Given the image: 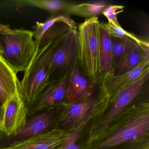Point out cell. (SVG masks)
<instances>
[{"label":"cell","mask_w":149,"mask_h":149,"mask_svg":"<svg viewBox=\"0 0 149 149\" xmlns=\"http://www.w3.org/2000/svg\"><path fill=\"white\" fill-rule=\"evenodd\" d=\"M149 76V72H148L132 83L108 97L102 109L86 129V146L102 135L128 108L143 99L140 96Z\"/></svg>","instance_id":"3957f363"},{"label":"cell","mask_w":149,"mask_h":149,"mask_svg":"<svg viewBox=\"0 0 149 149\" xmlns=\"http://www.w3.org/2000/svg\"><path fill=\"white\" fill-rule=\"evenodd\" d=\"M85 149H149L148 98L128 108Z\"/></svg>","instance_id":"6da1fadb"},{"label":"cell","mask_w":149,"mask_h":149,"mask_svg":"<svg viewBox=\"0 0 149 149\" xmlns=\"http://www.w3.org/2000/svg\"><path fill=\"white\" fill-rule=\"evenodd\" d=\"M63 106L51 108L31 116L24 127L13 136L14 142H19L56 129L58 116Z\"/></svg>","instance_id":"30bf717a"},{"label":"cell","mask_w":149,"mask_h":149,"mask_svg":"<svg viewBox=\"0 0 149 149\" xmlns=\"http://www.w3.org/2000/svg\"><path fill=\"white\" fill-rule=\"evenodd\" d=\"M101 23L97 17L88 18L77 27V61L84 76L94 85L103 79L101 54Z\"/></svg>","instance_id":"277c9868"},{"label":"cell","mask_w":149,"mask_h":149,"mask_svg":"<svg viewBox=\"0 0 149 149\" xmlns=\"http://www.w3.org/2000/svg\"><path fill=\"white\" fill-rule=\"evenodd\" d=\"M109 5L107 1H103L77 4L70 3L65 12L88 19L102 14L103 11Z\"/></svg>","instance_id":"e0dca14e"},{"label":"cell","mask_w":149,"mask_h":149,"mask_svg":"<svg viewBox=\"0 0 149 149\" xmlns=\"http://www.w3.org/2000/svg\"><path fill=\"white\" fill-rule=\"evenodd\" d=\"M101 54L103 78L111 74L112 43L111 36L104 23H101Z\"/></svg>","instance_id":"ac0fdd59"},{"label":"cell","mask_w":149,"mask_h":149,"mask_svg":"<svg viewBox=\"0 0 149 149\" xmlns=\"http://www.w3.org/2000/svg\"><path fill=\"white\" fill-rule=\"evenodd\" d=\"M0 56H2V51H1V49H0Z\"/></svg>","instance_id":"484cf974"},{"label":"cell","mask_w":149,"mask_h":149,"mask_svg":"<svg viewBox=\"0 0 149 149\" xmlns=\"http://www.w3.org/2000/svg\"><path fill=\"white\" fill-rule=\"evenodd\" d=\"M64 33L58 36L47 33L24 71L23 78L20 82V88L26 105L33 103L50 83L48 74L49 60Z\"/></svg>","instance_id":"7a4b0ae2"},{"label":"cell","mask_w":149,"mask_h":149,"mask_svg":"<svg viewBox=\"0 0 149 149\" xmlns=\"http://www.w3.org/2000/svg\"><path fill=\"white\" fill-rule=\"evenodd\" d=\"M27 107L20 92L11 96L2 105L0 130L6 136H14L26 124Z\"/></svg>","instance_id":"9c48e42d"},{"label":"cell","mask_w":149,"mask_h":149,"mask_svg":"<svg viewBox=\"0 0 149 149\" xmlns=\"http://www.w3.org/2000/svg\"><path fill=\"white\" fill-rule=\"evenodd\" d=\"M57 23H63L67 24L70 27L77 26L76 23L71 19L68 15H61L54 16L49 19L43 23L36 22L34 27L33 38L37 46H40L41 41L45 34L55 24Z\"/></svg>","instance_id":"d6986e66"},{"label":"cell","mask_w":149,"mask_h":149,"mask_svg":"<svg viewBox=\"0 0 149 149\" xmlns=\"http://www.w3.org/2000/svg\"><path fill=\"white\" fill-rule=\"evenodd\" d=\"M99 90H94L81 99L64 105L58 116L56 129L70 133L89 118L98 113L108 99Z\"/></svg>","instance_id":"8992f818"},{"label":"cell","mask_w":149,"mask_h":149,"mask_svg":"<svg viewBox=\"0 0 149 149\" xmlns=\"http://www.w3.org/2000/svg\"><path fill=\"white\" fill-rule=\"evenodd\" d=\"M125 7L123 6L109 5L103 11L102 14L107 18L108 24L116 27H122L118 20V15L123 11Z\"/></svg>","instance_id":"603a6c76"},{"label":"cell","mask_w":149,"mask_h":149,"mask_svg":"<svg viewBox=\"0 0 149 149\" xmlns=\"http://www.w3.org/2000/svg\"><path fill=\"white\" fill-rule=\"evenodd\" d=\"M1 115H2V106L0 105V123L1 121Z\"/></svg>","instance_id":"cb8c5ba5"},{"label":"cell","mask_w":149,"mask_h":149,"mask_svg":"<svg viewBox=\"0 0 149 149\" xmlns=\"http://www.w3.org/2000/svg\"><path fill=\"white\" fill-rule=\"evenodd\" d=\"M99 112L89 118L69 133L58 149H85L86 146V129Z\"/></svg>","instance_id":"2e32d148"},{"label":"cell","mask_w":149,"mask_h":149,"mask_svg":"<svg viewBox=\"0 0 149 149\" xmlns=\"http://www.w3.org/2000/svg\"><path fill=\"white\" fill-rule=\"evenodd\" d=\"M106 28L108 29L111 36L117 38H130L136 41L137 43L146 46H149L148 42L139 39L134 34L125 30L122 27H116L109 25L108 23H104Z\"/></svg>","instance_id":"7402d4cb"},{"label":"cell","mask_w":149,"mask_h":149,"mask_svg":"<svg viewBox=\"0 0 149 149\" xmlns=\"http://www.w3.org/2000/svg\"><path fill=\"white\" fill-rule=\"evenodd\" d=\"M69 134L55 129L22 141L14 142L7 147L9 149H58Z\"/></svg>","instance_id":"7c38bea8"},{"label":"cell","mask_w":149,"mask_h":149,"mask_svg":"<svg viewBox=\"0 0 149 149\" xmlns=\"http://www.w3.org/2000/svg\"><path fill=\"white\" fill-rule=\"evenodd\" d=\"M38 46L31 30L11 29L0 33L2 57L17 73L27 69Z\"/></svg>","instance_id":"5b68a950"},{"label":"cell","mask_w":149,"mask_h":149,"mask_svg":"<svg viewBox=\"0 0 149 149\" xmlns=\"http://www.w3.org/2000/svg\"><path fill=\"white\" fill-rule=\"evenodd\" d=\"M0 149H9L8 147H4V148H0Z\"/></svg>","instance_id":"4316f807"},{"label":"cell","mask_w":149,"mask_h":149,"mask_svg":"<svg viewBox=\"0 0 149 149\" xmlns=\"http://www.w3.org/2000/svg\"><path fill=\"white\" fill-rule=\"evenodd\" d=\"M148 72H149V55L136 67L126 73L104 77L100 84L99 89L104 95L109 97Z\"/></svg>","instance_id":"8fae6325"},{"label":"cell","mask_w":149,"mask_h":149,"mask_svg":"<svg viewBox=\"0 0 149 149\" xmlns=\"http://www.w3.org/2000/svg\"><path fill=\"white\" fill-rule=\"evenodd\" d=\"M73 66L62 76L49 84L33 103L27 105L28 117L48 109L65 105L67 88Z\"/></svg>","instance_id":"ba28073f"},{"label":"cell","mask_w":149,"mask_h":149,"mask_svg":"<svg viewBox=\"0 0 149 149\" xmlns=\"http://www.w3.org/2000/svg\"><path fill=\"white\" fill-rule=\"evenodd\" d=\"M95 86L84 76L77 61L68 84L65 105L81 99L94 91Z\"/></svg>","instance_id":"4fadbf2b"},{"label":"cell","mask_w":149,"mask_h":149,"mask_svg":"<svg viewBox=\"0 0 149 149\" xmlns=\"http://www.w3.org/2000/svg\"><path fill=\"white\" fill-rule=\"evenodd\" d=\"M111 40L112 43V72L113 69L121 60L137 43H138L134 40L128 37L121 38L111 36Z\"/></svg>","instance_id":"ffe728a7"},{"label":"cell","mask_w":149,"mask_h":149,"mask_svg":"<svg viewBox=\"0 0 149 149\" xmlns=\"http://www.w3.org/2000/svg\"><path fill=\"white\" fill-rule=\"evenodd\" d=\"M2 132L1 131V130H0V140L1 139V136H2Z\"/></svg>","instance_id":"d4e9b609"},{"label":"cell","mask_w":149,"mask_h":149,"mask_svg":"<svg viewBox=\"0 0 149 149\" xmlns=\"http://www.w3.org/2000/svg\"><path fill=\"white\" fill-rule=\"evenodd\" d=\"M77 26L66 31L51 55L48 67L50 83L62 76L77 61Z\"/></svg>","instance_id":"52a82bcc"},{"label":"cell","mask_w":149,"mask_h":149,"mask_svg":"<svg viewBox=\"0 0 149 149\" xmlns=\"http://www.w3.org/2000/svg\"><path fill=\"white\" fill-rule=\"evenodd\" d=\"M149 55V46L137 43L113 69L110 75H118L132 70Z\"/></svg>","instance_id":"9a60e30c"},{"label":"cell","mask_w":149,"mask_h":149,"mask_svg":"<svg viewBox=\"0 0 149 149\" xmlns=\"http://www.w3.org/2000/svg\"><path fill=\"white\" fill-rule=\"evenodd\" d=\"M17 72L0 56V100L2 105L7 99L20 92Z\"/></svg>","instance_id":"5bb4252c"},{"label":"cell","mask_w":149,"mask_h":149,"mask_svg":"<svg viewBox=\"0 0 149 149\" xmlns=\"http://www.w3.org/2000/svg\"><path fill=\"white\" fill-rule=\"evenodd\" d=\"M0 105H1L2 106V103H1V101L0 100Z\"/></svg>","instance_id":"83f0119b"},{"label":"cell","mask_w":149,"mask_h":149,"mask_svg":"<svg viewBox=\"0 0 149 149\" xmlns=\"http://www.w3.org/2000/svg\"><path fill=\"white\" fill-rule=\"evenodd\" d=\"M17 2L21 5L35 7L52 13L65 11L70 4L63 0H23Z\"/></svg>","instance_id":"44dd1931"}]
</instances>
